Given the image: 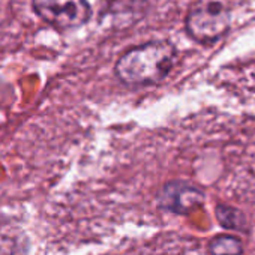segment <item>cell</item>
<instances>
[{
	"mask_svg": "<svg viewBox=\"0 0 255 255\" xmlns=\"http://www.w3.org/2000/svg\"><path fill=\"white\" fill-rule=\"evenodd\" d=\"M110 255H201L197 240L177 233L156 234L117 248Z\"/></svg>",
	"mask_w": 255,
	"mask_h": 255,
	"instance_id": "obj_3",
	"label": "cell"
},
{
	"mask_svg": "<svg viewBox=\"0 0 255 255\" xmlns=\"http://www.w3.org/2000/svg\"><path fill=\"white\" fill-rule=\"evenodd\" d=\"M33 9L41 20L60 30L80 27L92 15L86 0H33Z\"/></svg>",
	"mask_w": 255,
	"mask_h": 255,
	"instance_id": "obj_4",
	"label": "cell"
},
{
	"mask_svg": "<svg viewBox=\"0 0 255 255\" xmlns=\"http://www.w3.org/2000/svg\"><path fill=\"white\" fill-rule=\"evenodd\" d=\"M203 201V192L185 182H171L165 185L159 194L161 207L174 213H189L191 210L200 207Z\"/></svg>",
	"mask_w": 255,
	"mask_h": 255,
	"instance_id": "obj_5",
	"label": "cell"
},
{
	"mask_svg": "<svg viewBox=\"0 0 255 255\" xmlns=\"http://www.w3.org/2000/svg\"><path fill=\"white\" fill-rule=\"evenodd\" d=\"M230 11L222 2H200L191 8L186 17V32L201 44L218 41L230 29Z\"/></svg>",
	"mask_w": 255,
	"mask_h": 255,
	"instance_id": "obj_2",
	"label": "cell"
},
{
	"mask_svg": "<svg viewBox=\"0 0 255 255\" xmlns=\"http://www.w3.org/2000/svg\"><path fill=\"white\" fill-rule=\"evenodd\" d=\"M176 63V48L153 41L128 50L116 63L117 78L128 86H150L162 81Z\"/></svg>",
	"mask_w": 255,
	"mask_h": 255,
	"instance_id": "obj_1",
	"label": "cell"
}]
</instances>
